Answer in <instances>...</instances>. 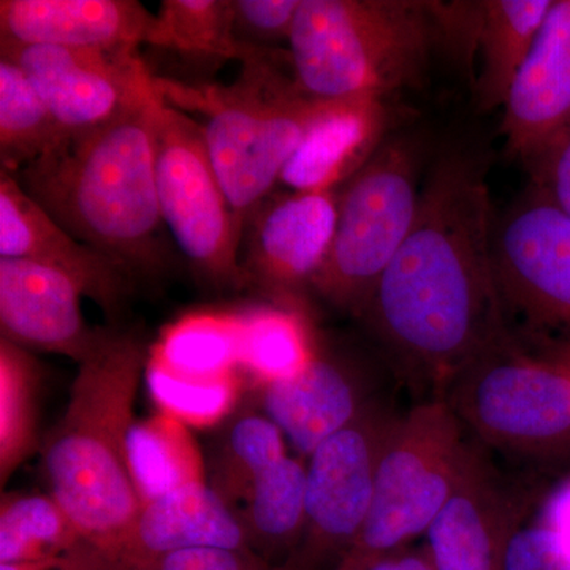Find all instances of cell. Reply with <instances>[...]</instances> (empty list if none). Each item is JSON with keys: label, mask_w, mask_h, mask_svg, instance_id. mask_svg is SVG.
<instances>
[{"label": "cell", "mask_w": 570, "mask_h": 570, "mask_svg": "<svg viewBox=\"0 0 570 570\" xmlns=\"http://www.w3.org/2000/svg\"><path fill=\"white\" fill-rule=\"evenodd\" d=\"M493 228L482 165L464 153L442 157L360 316L407 381L441 392L469 363L515 341L494 281Z\"/></svg>", "instance_id": "6da1fadb"}, {"label": "cell", "mask_w": 570, "mask_h": 570, "mask_svg": "<svg viewBox=\"0 0 570 570\" xmlns=\"http://www.w3.org/2000/svg\"><path fill=\"white\" fill-rule=\"evenodd\" d=\"M153 85L102 126L66 134L13 176L45 213L132 275L167 262L151 132Z\"/></svg>", "instance_id": "7a4b0ae2"}, {"label": "cell", "mask_w": 570, "mask_h": 570, "mask_svg": "<svg viewBox=\"0 0 570 570\" xmlns=\"http://www.w3.org/2000/svg\"><path fill=\"white\" fill-rule=\"evenodd\" d=\"M148 360L132 333L108 332L80 363L66 412L40 448L48 494L104 570H118L142 509L126 445Z\"/></svg>", "instance_id": "3957f363"}, {"label": "cell", "mask_w": 570, "mask_h": 570, "mask_svg": "<svg viewBox=\"0 0 570 570\" xmlns=\"http://www.w3.org/2000/svg\"><path fill=\"white\" fill-rule=\"evenodd\" d=\"M154 86L168 104L204 118L209 157L243 239L326 100L302 91L291 55L277 48L243 62L230 85L154 75Z\"/></svg>", "instance_id": "277c9868"}, {"label": "cell", "mask_w": 570, "mask_h": 570, "mask_svg": "<svg viewBox=\"0 0 570 570\" xmlns=\"http://www.w3.org/2000/svg\"><path fill=\"white\" fill-rule=\"evenodd\" d=\"M436 48L430 2L417 0H302L288 39L295 80L317 100L419 88Z\"/></svg>", "instance_id": "5b68a950"}, {"label": "cell", "mask_w": 570, "mask_h": 570, "mask_svg": "<svg viewBox=\"0 0 570 570\" xmlns=\"http://www.w3.org/2000/svg\"><path fill=\"white\" fill-rule=\"evenodd\" d=\"M439 396L480 449L540 464L570 459V352L512 341L460 370Z\"/></svg>", "instance_id": "8992f818"}, {"label": "cell", "mask_w": 570, "mask_h": 570, "mask_svg": "<svg viewBox=\"0 0 570 570\" xmlns=\"http://www.w3.org/2000/svg\"><path fill=\"white\" fill-rule=\"evenodd\" d=\"M474 448L442 396L401 414L382 450L370 517L348 560L363 568L425 534L463 478Z\"/></svg>", "instance_id": "52a82bcc"}, {"label": "cell", "mask_w": 570, "mask_h": 570, "mask_svg": "<svg viewBox=\"0 0 570 570\" xmlns=\"http://www.w3.org/2000/svg\"><path fill=\"white\" fill-rule=\"evenodd\" d=\"M420 156L406 137L382 142L340 189L332 249L311 287L330 305L362 316L377 281L406 242L419 213Z\"/></svg>", "instance_id": "ba28073f"}, {"label": "cell", "mask_w": 570, "mask_h": 570, "mask_svg": "<svg viewBox=\"0 0 570 570\" xmlns=\"http://www.w3.org/2000/svg\"><path fill=\"white\" fill-rule=\"evenodd\" d=\"M494 281L510 335L546 354L570 352V216L530 184L494 224Z\"/></svg>", "instance_id": "9c48e42d"}, {"label": "cell", "mask_w": 570, "mask_h": 570, "mask_svg": "<svg viewBox=\"0 0 570 570\" xmlns=\"http://www.w3.org/2000/svg\"><path fill=\"white\" fill-rule=\"evenodd\" d=\"M151 132L157 200L165 227L206 279L223 287H243L242 236L214 170L204 127L156 89Z\"/></svg>", "instance_id": "30bf717a"}, {"label": "cell", "mask_w": 570, "mask_h": 570, "mask_svg": "<svg viewBox=\"0 0 570 570\" xmlns=\"http://www.w3.org/2000/svg\"><path fill=\"white\" fill-rule=\"evenodd\" d=\"M397 417L376 400L314 450L306 464L305 534L281 570H335L354 550L373 505L379 460Z\"/></svg>", "instance_id": "8fae6325"}, {"label": "cell", "mask_w": 570, "mask_h": 570, "mask_svg": "<svg viewBox=\"0 0 570 570\" xmlns=\"http://www.w3.org/2000/svg\"><path fill=\"white\" fill-rule=\"evenodd\" d=\"M66 134L102 126L134 104L154 75L138 51L77 50L0 40Z\"/></svg>", "instance_id": "7c38bea8"}, {"label": "cell", "mask_w": 570, "mask_h": 570, "mask_svg": "<svg viewBox=\"0 0 570 570\" xmlns=\"http://www.w3.org/2000/svg\"><path fill=\"white\" fill-rule=\"evenodd\" d=\"M340 189L272 194L257 206L239 249L246 285L292 305L313 284L335 238Z\"/></svg>", "instance_id": "4fadbf2b"}, {"label": "cell", "mask_w": 570, "mask_h": 570, "mask_svg": "<svg viewBox=\"0 0 570 570\" xmlns=\"http://www.w3.org/2000/svg\"><path fill=\"white\" fill-rule=\"evenodd\" d=\"M528 505L475 444L463 478L425 532L434 570H502L505 547Z\"/></svg>", "instance_id": "5bb4252c"}, {"label": "cell", "mask_w": 570, "mask_h": 570, "mask_svg": "<svg viewBox=\"0 0 570 570\" xmlns=\"http://www.w3.org/2000/svg\"><path fill=\"white\" fill-rule=\"evenodd\" d=\"M0 257L58 269L108 318L121 313L132 291L134 275L126 266L70 235L6 171H0Z\"/></svg>", "instance_id": "9a60e30c"}, {"label": "cell", "mask_w": 570, "mask_h": 570, "mask_svg": "<svg viewBox=\"0 0 570 570\" xmlns=\"http://www.w3.org/2000/svg\"><path fill=\"white\" fill-rule=\"evenodd\" d=\"M78 285L51 266L0 257L2 337L28 348L69 356L80 365L108 332L82 317Z\"/></svg>", "instance_id": "2e32d148"}, {"label": "cell", "mask_w": 570, "mask_h": 570, "mask_svg": "<svg viewBox=\"0 0 570 570\" xmlns=\"http://www.w3.org/2000/svg\"><path fill=\"white\" fill-rule=\"evenodd\" d=\"M569 126L570 0H554L510 89L502 135L527 164Z\"/></svg>", "instance_id": "e0dca14e"}, {"label": "cell", "mask_w": 570, "mask_h": 570, "mask_svg": "<svg viewBox=\"0 0 570 570\" xmlns=\"http://www.w3.org/2000/svg\"><path fill=\"white\" fill-rule=\"evenodd\" d=\"M154 20L137 0H0V40L21 45L138 51Z\"/></svg>", "instance_id": "ac0fdd59"}, {"label": "cell", "mask_w": 570, "mask_h": 570, "mask_svg": "<svg viewBox=\"0 0 570 570\" xmlns=\"http://www.w3.org/2000/svg\"><path fill=\"white\" fill-rule=\"evenodd\" d=\"M258 389L262 412L306 460L376 401L355 370L321 352L295 376Z\"/></svg>", "instance_id": "d6986e66"}, {"label": "cell", "mask_w": 570, "mask_h": 570, "mask_svg": "<svg viewBox=\"0 0 570 570\" xmlns=\"http://www.w3.org/2000/svg\"><path fill=\"white\" fill-rule=\"evenodd\" d=\"M390 122L387 97L326 100L279 184L292 193L340 189L387 140Z\"/></svg>", "instance_id": "ffe728a7"}, {"label": "cell", "mask_w": 570, "mask_h": 570, "mask_svg": "<svg viewBox=\"0 0 570 570\" xmlns=\"http://www.w3.org/2000/svg\"><path fill=\"white\" fill-rule=\"evenodd\" d=\"M195 549L250 551L234 508L209 483L194 482L142 505L118 558V570H149Z\"/></svg>", "instance_id": "44dd1931"}, {"label": "cell", "mask_w": 570, "mask_h": 570, "mask_svg": "<svg viewBox=\"0 0 570 570\" xmlns=\"http://www.w3.org/2000/svg\"><path fill=\"white\" fill-rule=\"evenodd\" d=\"M554 0H480L475 10L472 78L479 108H504ZM475 71V70H474Z\"/></svg>", "instance_id": "7402d4cb"}, {"label": "cell", "mask_w": 570, "mask_h": 570, "mask_svg": "<svg viewBox=\"0 0 570 570\" xmlns=\"http://www.w3.org/2000/svg\"><path fill=\"white\" fill-rule=\"evenodd\" d=\"M306 479V464L284 456L257 480L236 512L250 551L275 568L287 564L305 534Z\"/></svg>", "instance_id": "603a6c76"}, {"label": "cell", "mask_w": 570, "mask_h": 570, "mask_svg": "<svg viewBox=\"0 0 570 570\" xmlns=\"http://www.w3.org/2000/svg\"><path fill=\"white\" fill-rule=\"evenodd\" d=\"M127 463L141 504L205 482L204 460L184 423L164 412L135 420L127 434Z\"/></svg>", "instance_id": "cb8c5ba5"}, {"label": "cell", "mask_w": 570, "mask_h": 570, "mask_svg": "<svg viewBox=\"0 0 570 570\" xmlns=\"http://www.w3.org/2000/svg\"><path fill=\"white\" fill-rule=\"evenodd\" d=\"M146 45L216 67L272 50L235 39L232 0H164Z\"/></svg>", "instance_id": "d4e9b609"}, {"label": "cell", "mask_w": 570, "mask_h": 570, "mask_svg": "<svg viewBox=\"0 0 570 570\" xmlns=\"http://www.w3.org/2000/svg\"><path fill=\"white\" fill-rule=\"evenodd\" d=\"M239 366L257 382L269 384L295 376L316 355L313 336L298 307H255L236 316Z\"/></svg>", "instance_id": "484cf974"}, {"label": "cell", "mask_w": 570, "mask_h": 570, "mask_svg": "<svg viewBox=\"0 0 570 570\" xmlns=\"http://www.w3.org/2000/svg\"><path fill=\"white\" fill-rule=\"evenodd\" d=\"M86 549L80 532L50 494L3 497L0 564L58 560Z\"/></svg>", "instance_id": "4316f807"}, {"label": "cell", "mask_w": 570, "mask_h": 570, "mask_svg": "<svg viewBox=\"0 0 570 570\" xmlns=\"http://www.w3.org/2000/svg\"><path fill=\"white\" fill-rule=\"evenodd\" d=\"M63 130L20 67L0 58V165L17 175L62 140Z\"/></svg>", "instance_id": "83f0119b"}, {"label": "cell", "mask_w": 570, "mask_h": 570, "mask_svg": "<svg viewBox=\"0 0 570 570\" xmlns=\"http://www.w3.org/2000/svg\"><path fill=\"white\" fill-rule=\"evenodd\" d=\"M39 365L31 351L0 337V480L2 487L41 448L37 426Z\"/></svg>", "instance_id": "f1b7e54d"}, {"label": "cell", "mask_w": 570, "mask_h": 570, "mask_svg": "<svg viewBox=\"0 0 570 570\" xmlns=\"http://www.w3.org/2000/svg\"><path fill=\"white\" fill-rule=\"evenodd\" d=\"M287 456L285 438L264 412L232 419L214 450L212 485L234 508L245 502L257 480Z\"/></svg>", "instance_id": "f546056e"}, {"label": "cell", "mask_w": 570, "mask_h": 570, "mask_svg": "<svg viewBox=\"0 0 570 570\" xmlns=\"http://www.w3.org/2000/svg\"><path fill=\"white\" fill-rule=\"evenodd\" d=\"M151 358L183 377H232L239 366L236 316L204 314L184 318L165 333Z\"/></svg>", "instance_id": "4dcf8cb0"}, {"label": "cell", "mask_w": 570, "mask_h": 570, "mask_svg": "<svg viewBox=\"0 0 570 570\" xmlns=\"http://www.w3.org/2000/svg\"><path fill=\"white\" fill-rule=\"evenodd\" d=\"M146 384L160 412L186 426L208 428L223 422L234 411L239 385L235 376L200 381L171 373L149 356Z\"/></svg>", "instance_id": "1f68e13d"}, {"label": "cell", "mask_w": 570, "mask_h": 570, "mask_svg": "<svg viewBox=\"0 0 570 570\" xmlns=\"http://www.w3.org/2000/svg\"><path fill=\"white\" fill-rule=\"evenodd\" d=\"M302 0H232V24L239 43L276 48L291 39Z\"/></svg>", "instance_id": "d6a6232c"}, {"label": "cell", "mask_w": 570, "mask_h": 570, "mask_svg": "<svg viewBox=\"0 0 570 570\" xmlns=\"http://www.w3.org/2000/svg\"><path fill=\"white\" fill-rule=\"evenodd\" d=\"M502 570H570V551L542 523L521 527L510 535Z\"/></svg>", "instance_id": "836d02e7"}, {"label": "cell", "mask_w": 570, "mask_h": 570, "mask_svg": "<svg viewBox=\"0 0 570 570\" xmlns=\"http://www.w3.org/2000/svg\"><path fill=\"white\" fill-rule=\"evenodd\" d=\"M524 165L530 171L531 184L570 216V126Z\"/></svg>", "instance_id": "e575fe53"}, {"label": "cell", "mask_w": 570, "mask_h": 570, "mask_svg": "<svg viewBox=\"0 0 570 570\" xmlns=\"http://www.w3.org/2000/svg\"><path fill=\"white\" fill-rule=\"evenodd\" d=\"M149 570H281L253 551L195 549L179 551L156 562Z\"/></svg>", "instance_id": "d590c367"}, {"label": "cell", "mask_w": 570, "mask_h": 570, "mask_svg": "<svg viewBox=\"0 0 570 570\" xmlns=\"http://www.w3.org/2000/svg\"><path fill=\"white\" fill-rule=\"evenodd\" d=\"M539 523L550 528L570 551V478L547 499Z\"/></svg>", "instance_id": "8d00e7d4"}, {"label": "cell", "mask_w": 570, "mask_h": 570, "mask_svg": "<svg viewBox=\"0 0 570 570\" xmlns=\"http://www.w3.org/2000/svg\"><path fill=\"white\" fill-rule=\"evenodd\" d=\"M363 570H434V568L425 547L423 549L406 547V549L393 551V553L366 562Z\"/></svg>", "instance_id": "74e56055"}, {"label": "cell", "mask_w": 570, "mask_h": 570, "mask_svg": "<svg viewBox=\"0 0 570 570\" xmlns=\"http://www.w3.org/2000/svg\"><path fill=\"white\" fill-rule=\"evenodd\" d=\"M335 570H363V568L358 564V562L348 560V558H346V560L341 562V564L337 566Z\"/></svg>", "instance_id": "f35d334b"}]
</instances>
